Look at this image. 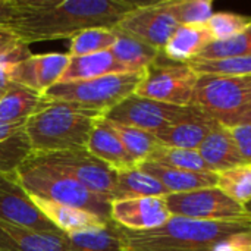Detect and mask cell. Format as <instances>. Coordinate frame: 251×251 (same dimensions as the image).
<instances>
[{"label":"cell","mask_w":251,"mask_h":251,"mask_svg":"<svg viewBox=\"0 0 251 251\" xmlns=\"http://www.w3.org/2000/svg\"><path fill=\"white\" fill-rule=\"evenodd\" d=\"M7 28L25 44L74 37L90 28L113 29L140 1L128 0H13Z\"/></svg>","instance_id":"cell-1"},{"label":"cell","mask_w":251,"mask_h":251,"mask_svg":"<svg viewBox=\"0 0 251 251\" xmlns=\"http://www.w3.org/2000/svg\"><path fill=\"white\" fill-rule=\"evenodd\" d=\"M251 231V219L197 221L172 216L165 225L141 232L122 228L125 251H212L232 235Z\"/></svg>","instance_id":"cell-2"},{"label":"cell","mask_w":251,"mask_h":251,"mask_svg":"<svg viewBox=\"0 0 251 251\" xmlns=\"http://www.w3.org/2000/svg\"><path fill=\"white\" fill-rule=\"evenodd\" d=\"M101 115L66 101H46L25 121L32 154H49L87 147Z\"/></svg>","instance_id":"cell-3"},{"label":"cell","mask_w":251,"mask_h":251,"mask_svg":"<svg viewBox=\"0 0 251 251\" xmlns=\"http://www.w3.org/2000/svg\"><path fill=\"white\" fill-rule=\"evenodd\" d=\"M13 176L31 197L84 209L106 221H112V201L91 193L72 176L34 159L32 156Z\"/></svg>","instance_id":"cell-4"},{"label":"cell","mask_w":251,"mask_h":251,"mask_svg":"<svg viewBox=\"0 0 251 251\" xmlns=\"http://www.w3.org/2000/svg\"><path fill=\"white\" fill-rule=\"evenodd\" d=\"M144 71L112 74L87 81L56 84L47 90L43 97L46 101L74 103L104 118L113 107L135 94V90L144 76Z\"/></svg>","instance_id":"cell-5"},{"label":"cell","mask_w":251,"mask_h":251,"mask_svg":"<svg viewBox=\"0 0 251 251\" xmlns=\"http://www.w3.org/2000/svg\"><path fill=\"white\" fill-rule=\"evenodd\" d=\"M251 104V76L199 75L193 104L225 126H235Z\"/></svg>","instance_id":"cell-6"},{"label":"cell","mask_w":251,"mask_h":251,"mask_svg":"<svg viewBox=\"0 0 251 251\" xmlns=\"http://www.w3.org/2000/svg\"><path fill=\"white\" fill-rule=\"evenodd\" d=\"M199 75L188 63L168 60L163 53L146 71L135 94L160 103L187 107L193 104Z\"/></svg>","instance_id":"cell-7"},{"label":"cell","mask_w":251,"mask_h":251,"mask_svg":"<svg viewBox=\"0 0 251 251\" xmlns=\"http://www.w3.org/2000/svg\"><path fill=\"white\" fill-rule=\"evenodd\" d=\"M32 157L72 176L91 193L113 201L116 190V171L93 156L87 149L32 154Z\"/></svg>","instance_id":"cell-8"},{"label":"cell","mask_w":251,"mask_h":251,"mask_svg":"<svg viewBox=\"0 0 251 251\" xmlns=\"http://www.w3.org/2000/svg\"><path fill=\"white\" fill-rule=\"evenodd\" d=\"M166 206L172 216L197 221H244V206L231 200L219 188H201L188 193L168 194Z\"/></svg>","instance_id":"cell-9"},{"label":"cell","mask_w":251,"mask_h":251,"mask_svg":"<svg viewBox=\"0 0 251 251\" xmlns=\"http://www.w3.org/2000/svg\"><path fill=\"white\" fill-rule=\"evenodd\" d=\"M178 28L166 1L141 3L128 13L113 29L134 37L154 49L163 50L168 40Z\"/></svg>","instance_id":"cell-10"},{"label":"cell","mask_w":251,"mask_h":251,"mask_svg":"<svg viewBox=\"0 0 251 251\" xmlns=\"http://www.w3.org/2000/svg\"><path fill=\"white\" fill-rule=\"evenodd\" d=\"M184 110L185 107L181 106L160 103L132 94L113 107L104 119L121 125L134 126L156 135L172 125L184 113Z\"/></svg>","instance_id":"cell-11"},{"label":"cell","mask_w":251,"mask_h":251,"mask_svg":"<svg viewBox=\"0 0 251 251\" xmlns=\"http://www.w3.org/2000/svg\"><path fill=\"white\" fill-rule=\"evenodd\" d=\"M0 221L37 232H59L37 209L13 175L0 172Z\"/></svg>","instance_id":"cell-12"},{"label":"cell","mask_w":251,"mask_h":251,"mask_svg":"<svg viewBox=\"0 0 251 251\" xmlns=\"http://www.w3.org/2000/svg\"><path fill=\"white\" fill-rule=\"evenodd\" d=\"M172 218L165 197H137L115 200L110 204V219L132 232L150 231L165 225Z\"/></svg>","instance_id":"cell-13"},{"label":"cell","mask_w":251,"mask_h":251,"mask_svg":"<svg viewBox=\"0 0 251 251\" xmlns=\"http://www.w3.org/2000/svg\"><path fill=\"white\" fill-rule=\"evenodd\" d=\"M69 59L68 53L31 54L13 66L10 71V84H19L44 96L47 90L60 81Z\"/></svg>","instance_id":"cell-14"},{"label":"cell","mask_w":251,"mask_h":251,"mask_svg":"<svg viewBox=\"0 0 251 251\" xmlns=\"http://www.w3.org/2000/svg\"><path fill=\"white\" fill-rule=\"evenodd\" d=\"M218 121L196 106H187L184 113L168 128L156 134L162 146L197 150Z\"/></svg>","instance_id":"cell-15"},{"label":"cell","mask_w":251,"mask_h":251,"mask_svg":"<svg viewBox=\"0 0 251 251\" xmlns=\"http://www.w3.org/2000/svg\"><path fill=\"white\" fill-rule=\"evenodd\" d=\"M31 200L41 212V215L63 235H76L88 231H97L110 222L88 210L74 206H66L37 197H31Z\"/></svg>","instance_id":"cell-16"},{"label":"cell","mask_w":251,"mask_h":251,"mask_svg":"<svg viewBox=\"0 0 251 251\" xmlns=\"http://www.w3.org/2000/svg\"><path fill=\"white\" fill-rule=\"evenodd\" d=\"M0 251H69L62 232H37L0 221Z\"/></svg>","instance_id":"cell-17"},{"label":"cell","mask_w":251,"mask_h":251,"mask_svg":"<svg viewBox=\"0 0 251 251\" xmlns=\"http://www.w3.org/2000/svg\"><path fill=\"white\" fill-rule=\"evenodd\" d=\"M197 151L207 165L209 171L215 174L246 163L234 141L231 128L219 122L203 140Z\"/></svg>","instance_id":"cell-18"},{"label":"cell","mask_w":251,"mask_h":251,"mask_svg":"<svg viewBox=\"0 0 251 251\" xmlns=\"http://www.w3.org/2000/svg\"><path fill=\"white\" fill-rule=\"evenodd\" d=\"M85 149L116 172L138 166L128 154L118 135L107 125L104 118L96 122Z\"/></svg>","instance_id":"cell-19"},{"label":"cell","mask_w":251,"mask_h":251,"mask_svg":"<svg viewBox=\"0 0 251 251\" xmlns=\"http://www.w3.org/2000/svg\"><path fill=\"white\" fill-rule=\"evenodd\" d=\"M212 41H215L209 28L204 25H178L172 37L163 47V56L176 63H190Z\"/></svg>","instance_id":"cell-20"},{"label":"cell","mask_w":251,"mask_h":251,"mask_svg":"<svg viewBox=\"0 0 251 251\" xmlns=\"http://www.w3.org/2000/svg\"><path fill=\"white\" fill-rule=\"evenodd\" d=\"M138 168L156 178L169 191V194L212 188L216 187L218 179V175L215 172H191L162 166L153 162H143L141 165H138Z\"/></svg>","instance_id":"cell-21"},{"label":"cell","mask_w":251,"mask_h":251,"mask_svg":"<svg viewBox=\"0 0 251 251\" xmlns=\"http://www.w3.org/2000/svg\"><path fill=\"white\" fill-rule=\"evenodd\" d=\"M126 72H134V71H131L121 62H118L113 57V54L107 50V51H100L94 54L71 57L57 84L87 81V79H94V78H100V76H106L112 74H126Z\"/></svg>","instance_id":"cell-22"},{"label":"cell","mask_w":251,"mask_h":251,"mask_svg":"<svg viewBox=\"0 0 251 251\" xmlns=\"http://www.w3.org/2000/svg\"><path fill=\"white\" fill-rule=\"evenodd\" d=\"M44 103L41 94L12 82L0 96V122L25 124Z\"/></svg>","instance_id":"cell-23"},{"label":"cell","mask_w":251,"mask_h":251,"mask_svg":"<svg viewBox=\"0 0 251 251\" xmlns=\"http://www.w3.org/2000/svg\"><path fill=\"white\" fill-rule=\"evenodd\" d=\"M168 194L169 191L156 178L138 166L116 172V190L113 201L137 197H166Z\"/></svg>","instance_id":"cell-24"},{"label":"cell","mask_w":251,"mask_h":251,"mask_svg":"<svg viewBox=\"0 0 251 251\" xmlns=\"http://www.w3.org/2000/svg\"><path fill=\"white\" fill-rule=\"evenodd\" d=\"M115 32H116V41L109 51L113 54V57L118 62L129 68L131 71L134 72L144 71L160 57L162 50L154 49L126 34H122L118 31Z\"/></svg>","instance_id":"cell-25"},{"label":"cell","mask_w":251,"mask_h":251,"mask_svg":"<svg viewBox=\"0 0 251 251\" xmlns=\"http://www.w3.org/2000/svg\"><path fill=\"white\" fill-rule=\"evenodd\" d=\"M66 237L69 251H125L122 228L113 221L101 229Z\"/></svg>","instance_id":"cell-26"},{"label":"cell","mask_w":251,"mask_h":251,"mask_svg":"<svg viewBox=\"0 0 251 251\" xmlns=\"http://www.w3.org/2000/svg\"><path fill=\"white\" fill-rule=\"evenodd\" d=\"M107 125L112 128V131L118 135L121 140L122 146L128 151V154L132 157V160L137 165H141L143 162L149 160L151 153L160 146V141L156 138L154 134H150L147 131L128 126V125H121L112 121H107Z\"/></svg>","instance_id":"cell-27"},{"label":"cell","mask_w":251,"mask_h":251,"mask_svg":"<svg viewBox=\"0 0 251 251\" xmlns=\"http://www.w3.org/2000/svg\"><path fill=\"white\" fill-rule=\"evenodd\" d=\"M216 188L231 200L246 206L251 200V163H243L216 174Z\"/></svg>","instance_id":"cell-28"},{"label":"cell","mask_w":251,"mask_h":251,"mask_svg":"<svg viewBox=\"0 0 251 251\" xmlns=\"http://www.w3.org/2000/svg\"><path fill=\"white\" fill-rule=\"evenodd\" d=\"M32 156L31 143L25 132V125L21 131L10 137L0 138V172L15 175L16 171Z\"/></svg>","instance_id":"cell-29"},{"label":"cell","mask_w":251,"mask_h":251,"mask_svg":"<svg viewBox=\"0 0 251 251\" xmlns=\"http://www.w3.org/2000/svg\"><path fill=\"white\" fill-rule=\"evenodd\" d=\"M146 162H153L162 166L191 171V172H210L207 165L201 159L200 153L197 150H190V149L166 147L160 144Z\"/></svg>","instance_id":"cell-30"},{"label":"cell","mask_w":251,"mask_h":251,"mask_svg":"<svg viewBox=\"0 0 251 251\" xmlns=\"http://www.w3.org/2000/svg\"><path fill=\"white\" fill-rule=\"evenodd\" d=\"M116 41V32L107 28H90L78 32L71 38L69 51L71 57L94 54L100 51H107Z\"/></svg>","instance_id":"cell-31"},{"label":"cell","mask_w":251,"mask_h":251,"mask_svg":"<svg viewBox=\"0 0 251 251\" xmlns=\"http://www.w3.org/2000/svg\"><path fill=\"white\" fill-rule=\"evenodd\" d=\"M241 56H251V28L249 31L226 38L212 41L194 60L191 62H206V60H222Z\"/></svg>","instance_id":"cell-32"},{"label":"cell","mask_w":251,"mask_h":251,"mask_svg":"<svg viewBox=\"0 0 251 251\" xmlns=\"http://www.w3.org/2000/svg\"><path fill=\"white\" fill-rule=\"evenodd\" d=\"M168 9L178 25H204L213 15V1L168 0Z\"/></svg>","instance_id":"cell-33"},{"label":"cell","mask_w":251,"mask_h":251,"mask_svg":"<svg viewBox=\"0 0 251 251\" xmlns=\"http://www.w3.org/2000/svg\"><path fill=\"white\" fill-rule=\"evenodd\" d=\"M190 68L197 75H229V76H251V56H241L222 60L190 62Z\"/></svg>","instance_id":"cell-34"},{"label":"cell","mask_w":251,"mask_h":251,"mask_svg":"<svg viewBox=\"0 0 251 251\" xmlns=\"http://www.w3.org/2000/svg\"><path fill=\"white\" fill-rule=\"evenodd\" d=\"M206 26L215 40H226L249 31L251 28V18L231 12H218L212 15Z\"/></svg>","instance_id":"cell-35"},{"label":"cell","mask_w":251,"mask_h":251,"mask_svg":"<svg viewBox=\"0 0 251 251\" xmlns=\"http://www.w3.org/2000/svg\"><path fill=\"white\" fill-rule=\"evenodd\" d=\"M29 56L31 51L28 49V44L25 43L0 54V93H3L10 85V71L13 69V66Z\"/></svg>","instance_id":"cell-36"},{"label":"cell","mask_w":251,"mask_h":251,"mask_svg":"<svg viewBox=\"0 0 251 251\" xmlns=\"http://www.w3.org/2000/svg\"><path fill=\"white\" fill-rule=\"evenodd\" d=\"M234 141L246 163H251V124L231 126Z\"/></svg>","instance_id":"cell-37"},{"label":"cell","mask_w":251,"mask_h":251,"mask_svg":"<svg viewBox=\"0 0 251 251\" xmlns=\"http://www.w3.org/2000/svg\"><path fill=\"white\" fill-rule=\"evenodd\" d=\"M212 251H251V231L232 235L219 243Z\"/></svg>","instance_id":"cell-38"},{"label":"cell","mask_w":251,"mask_h":251,"mask_svg":"<svg viewBox=\"0 0 251 251\" xmlns=\"http://www.w3.org/2000/svg\"><path fill=\"white\" fill-rule=\"evenodd\" d=\"M19 44H22V41L9 28H0V54L15 49Z\"/></svg>","instance_id":"cell-39"},{"label":"cell","mask_w":251,"mask_h":251,"mask_svg":"<svg viewBox=\"0 0 251 251\" xmlns=\"http://www.w3.org/2000/svg\"><path fill=\"white\" fill-rule=\"evenodd\" d=\"M15 10L13 0H0V28H7Z\"/></svg>","instance_id":"cell-40"},{"label":"cell","mask_w":251,"mask_h":251,"mask_svg":"<svg viewBox=\"0 0 251 251\" xmlns=\"http://www.w3.org/2000/svg\"><path fill=\"white\" fill-rule=\"evenodd\" d=\"M241 124H251V104L250 107H249V110L240 118V121H238L237 125H241Z\"/></svg>","instance_id":"cell-41"},{"label":"cell","mask_w":251,"mask_h":251,"mask_svg":"<svg viewBox=\"0 0 251 251\" xmlns=\"http://www.w3.org/2000/svg\"><path fill=\"white\" fill-rule=\"evenodd\" d=\"M244 212H246V215H247V218H250L251 219V200L244 206Z\"/></svg>","instance_id":"cell-42"},{"label":"cell","mask_w":251,"mask_h":251,"mask_svg":"<svg viewBox=\"0 0 251 251\" xmlns=\"http://www.w3.org/2000/svg\"><path fill=\"white\" fill-rule=\"evenodd\" d=\"M0 96H1V93H0Z\"/></svg>","instance_id":"cell-43"}]
</instances>
